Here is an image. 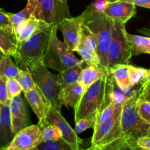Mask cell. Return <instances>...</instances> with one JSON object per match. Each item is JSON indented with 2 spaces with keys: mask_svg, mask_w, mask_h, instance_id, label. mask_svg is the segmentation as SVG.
Returning <instances> with one entry per match:
<instances>
[{
  "mask_svg": "<svg viewBox=\"0 0 150 150\" xmlns=\"http://www.w3.org/2000/svg\"><path fill=\"white\" fill-rule=\"evenodd\" d=\"M57 24L44 23L26 40L18 44L14 58L20 70L31 72L42 64L49 45L51 34Z\"/></svg>",
  "mask_w": 150,
  "mask_h": 150,
  "instance_id": "cell-1",
  "label": "cell"
},
{
  "mask_svg": "<svg viewBox=\"0 0 150 150\" xmlns=\"http://www.w3.org/2000/svg\"><path fill=\"white\" fill-rule=\"evenodd\" d=\"M114 83L112 74L108 70L100 79L88 86L74 109L75 122L99 114L109 105Z\"/></svg>",
  "mask_w": 150,
  "mask_h": 150,
  "instance_id": "cell-2",
  "label": "cell"
},
{
  "mask_svg": "<svg viewBox=\"0 0 150 150\" xmlns=\"http://www.w3.org/2000/svg\"><path fill=\"white\" fill-rule=\"evenodd\" d=\"M83 18V26L95 36L97 42V54L100 58V66L107 68V54L111 40L114 21L103 13L94 11L88 6L81 15Z\"/></svg>",
  "mask_w": 150,
  "mask_h": 150,
  "instance_id": "cell-3",
  "label": "cell"
},
{
  "mask_svg": "<svg viewBox=\"0 0 150 150\" xmlns=\"http://www.w3.org/2000/svg\"><path fill=\"white\" fill-rule=\"evenodd\" d=\"M122 110V105H116L111 102L98 114L93 128L91 146H104L122 137L121 128Z\"/></svg>",
  "mask_w": 150,
  "mask_h": 150,
  "instance_id": "cell-4",
  "label": "cell"
},
{
  "mask_svg": "<svg viewBox=\"0 0 150 150\" xmlns=\"http://www.w3.org/2000/svg\"><path fill=\"white\" fill-rule=\"evenodd\" d=\"M142 98L140 87L122 105L121 115L122 136L126 139L136 141L139 138L146 136L150 125L144 122L139 116L136 105Z\"/></svg>",
  "mask_w": 150,
  "mask_h": 150,
  "instance_id": "cell-5",
  "label": "cell"
},
{
  "mask_svg": "<svg viewBox=\"0 0 150 150\" xmlns=\"http://www.w3.org/2000/svg\"><path fill=\"white\" fill-rule=\"evenodd\" d=\"M57 25L51 34L49 45L44 56L42 64L46 67L57 70L59 73L70 67L83 64L82 60L79 59L70 51L64 42L57 37Z\"/></svg>",
  "mask_w": 150,
  "mask_h": 150,
  "instance_id": "cell-6",
  "label": "cell"
},
{
  "mask_svg": "<svg viewBox=\"0 0 150 150\" xmlns=\"http://www.w3.org/2000/svg\"><path fill=\"white\" fill-rule=\"evenodd\" d=\"M34 81L40 90L51 107L60 111L62 88L59 83V76L48 70L43 64L39 65L31 72Z\"/></svg>",
  "mask_w": 150,
  "mask_h": 150,
  "instance_id": "cell-7",
  "label": "cell"
},
{
  "mask_svg": "<svg viewBox=\"0 0 150 150\" xmlns=\"http://www.w3.org/2000/svg\"><path fill=\"white\" fill-rule=\"evenodd\" d=\"M125 24L115 22L112 31L111 40L107 54V68L115 64H129L131 59L130 45L126 38Z\"/></svg>",
  "mask_w": 150,
  "mask_h": 150,
  "instance_id": "cell-8",
  "label": "cell"
},
{
  "mask_svg": "<svg viewBox=\"0 0 150 150\" xmlns=\"http://www.w3.org/2000/svg\"><path fill=\"white\" fill-rule=\"evenodd\" d=\"M33 16L47 24H57L71 17L67 0H37Z\"/></svg>",
  "mask_w": 150,
  "mask_h": 150,
  "instance_id": "cell-9",
  "label": "cell"
},
{
  "mask_svg": "<svg viewBox=\"0 0 150 150\" xmlns=\"http://www.w3.org/2000/svg\"><path fill=\"white\" fill-rule=\"evenodd\" d=\"M47 124L55 125L60 129L62 139L69 144L73 150H82L81 148L83 140L78 136L75 130L68 124L65 119L61 114V112L51 107L45 119L40 120Z\"/></svg>",
  "mask_w": 150,
  "mask_h": 150,
  "instance_id": "cell-10",
  "label": "cell"
},
{
  "mask_svg": "<svg viewBox=\"0 0 150 150\" xmlns=\"http://www.w3.org/2000/svg\"><path fill=\"white\" fill-rule=\"evenodd\" d=\"M82 26L83 18L81 16L64 18L57 23V29L64 37V42L73 52L76 51L80 43Z\"/></svg>",
  "mask_w": 150,
  "mask_h": 150,
  "instance_id": "cell-11",
  "label": "cell"
},
{
  "mask_svg": "<svg viewBox=\"0 0 150 150\" xmlns=\"http://www.w3.org/2000/svg\"><path fill=\"white\" fill-rule=\"evenodd\" d=\"M43 141L42 132L38 125H29L16 133L5 150L32 149Z\"/></svg>",
  "mask_w": 150,
  "mask_h": 150,
  "instance_id": "cell-12",
  "label": "cell"
},
{
  "mask_svg": "<svg viewBox=\"0 0 150 150\" xmlns=\"http://www.w3.org/2000/svg\"><path fill=\"white\" fill-rule=\"evenodd\" d=\"M10 121L12 130L16 135L22 129L29 126V116L24 100L21 96L17 95L12 98L9 102Z\"/></svg>",
  "mask_w": 150,
  "mask_h": 150,
  "instance_id": "cell-13",
  "label": "cell"
},
{
  "mask_svg": "<svg viewBox=\"0 0 150 150\" xmlns=\"http://www.w3.org/2000/svg\"><path fill=\"white\" fill-rule=\"evenodd\" d=\"M103 13L115 22L126 24L136 13V5L123 0H116L109 2Z\"/></svg>",
  "mask_w": 150,
  "mask_h": 150,
  "instance_id": "cell-14",
  "label": "cell"
},
{
  "mask_svg": "<svg viewBox=\"0 0 150 150\" xmlns=\"http://www.w3.org/2000/svg\"><path fill=\"white\" fill-rule=\"evenodd\" d=\"M25 98L27 100L28 103L32 110L38 117V120H42L45 118L48 111H49L51 105L48 103L47 100L40 92L38 86H35L32 90L23 92Z\"/></svg>",
  "mask_w": 150,
  "mask_h": 150,
  "instance_id": "cell-15",
  "label": "cell"
},
{
  "mask_svg": "<svg viewBox=\"0 0 150 150\" xmlns=\"http://www.w3.org/2000/svg\"><path fill=\"white\" fill-rule=\"evenodd\" d=\"M15 135L12 130L9 103L0 107V150H5Z\"/></svg>",
  "mask_w": 150,
  "mask_h": 150,
  "instance_id": "cell-16",
  "label": "cell"
},
{
  "mask_svg": "<svg viewBox=\"0 0 150 150\" xmlns=\"http://www.w3.org/2000/svg\"><path fill=\"white\" fill-rule=\"evenodd\" d=\"M86 89L83 83L78 81L62 89L61 101L62 105L70 106L75 109L79 105Z\"/></svg>",
  "mask_w": 150,
  "mask_h": 150,
  "instance_id": "cell-17",
  "label": "cell"
},
{
  "mask_svg": "<svg viewBox=\"0 0 150 150\" xmlns=\"http://www.w3.org/2000/svg\"><path fill=\"white\" fill-rule=\"evenodd\" d=\"M44 23H45L44 22L37 19L34 16L21 23L14 29L17 43L19 44L26 40Z\"/></svg>",
  "mask_w": 150,
  "mask_h": 150,
  "instance_id": "cell-18",
  "label": "cell"
},
{
  "mask_svg": "<svg viewBox=\"0 0 150 150\" xmlns=\"http://www.w3.org/2000/svg\"><path fill=\"white\" fill-rule=\"evenodd\" d=\"M126 38L130 45L132 56H139L142 54H150V37L132 35L126 32Z\"/></svg>",
  "mask_w": 150,
  "mask_h": 150,
  "instance_id": "cell-19",
  "label": "cell"
},
{
  "mask_svg": "<svg viewBox=\"0 0 150 150\" xmlns=\"http://www.w3.org/2000/svg\"><path fill=\"white\" fill-rule=\"evenodd\" d=\"M109 69H104L98 65H86L82 69L79 81L86 88L100 79Z\"/></svg>",
  "mask_w": 150,
  "mask_h": 150,
  "instance_id": "cell-20",
  "label": "cell"
},
{
  "mask_svg": "<svg viewBox=\"0 0 150 150\" xmlns=\"http://www.w3.org/2000/svg\"><path fill=\"white\" fill-rule=\"evenodd\" d=\"M110 72L112 74L114 83L122 90L130 89V78L128 73V64H115L111 67Z\"/></svg>",
  "mask_w": 150,
  "mask_h": 150,
  "instance_id": "cell-21",
  "label": "cell"
},
{
  "mask_svg": "<svg viewBox=\"0 0 150 150\" xmlns=\"http://www.w3.org/2000/svg\"><path fill=\"white\" fill-rule=\"evenodd\" d=\"M83 64H85L84 63L70 67L59 73V83L62 89L79 81L81 72L83 68Z\"/></svg>",
  "mask_w": 150,
  "mask_h": 150,
  "instance_id": "cell-22",
  "label": "cell"
},
{
  "mask_svg": "<svg viewBox=\"0 0 150 150\" xmlns=\"http://www.w3.org/2000/svg\"><path fill=\"white\" fill-rule=\"evenodd\" d=\"M17 40L14 34L0 29V50L5 55L14 57L17 51Z\"/></svg>",
  "mask_w": 150,
  "mask_h": 150,
  "instance_id": "cell-23",
  "label": "cell"
},
{
  "mask_svg": "<svg viewBox=\"0 0 150 150\" xmlns=\"http://www.w3.org/2000/svg\"><path fill=\"white\" fill-rule=\"evenodd\" d=\"M37 7V0H27V4L21 11L17 13H9L10 22L12 23L13 29H16L21 23L27 20L34 15Z\"/></svg>",
  "mask_w": 150,
  "mask_h": 150,
  "instance_id": "cell-24",
  "label": "cell"
},
{
  "mask_svg": "<svg viewBox=\"0 0 150 150\" xmlns=\"http://www.w3.org/2000/svg\"><path fill=\"white\" fill-rule=\"evenodd\" d=\"M76 52L81 57V60L86 65L100 66V61L96 50L90 48L83 42H80Z\"/></svg>",
  "mask_w": 150,
  "mask_h": 150,
  "instance_id": "cell-25",
  "label": "cell"
},
{
  "mask_svg": "<svg viewBox=\"0 0 150 150\" xmlns=\"http://www.w3.org/2000/svg\"><path fill=\"white\" fill-rule=\"evenodd\" d=\"M12 57L4 54L0 59V76L7 79H16L18 76L20 69L12 60Z\"/></svg>",
  "mask_w": 150,
  "mask_h": 150,
  "instance_id": "cell-26",
  "label": "cell"
},
{
  "mask_svg": "<svg viewBox=\"0 0 150 150\" xmlns=\"http://www.w3.org/2000/svg\"><path fill=\"white\" fill-rule=\"evenodd\" d=\"M38 125L39 126L42 132L43 140L54 141L62 138L61 130L55 125L47 124L42 122H39Z\"/></svg>",
  "mask_w": 150,
  "mask_h": 150,
  "instance_id": "cell-27",
  "label": "cell"
},
{
  "mask_svg": "<svg viewBox=\"0 0 150 150\" xmlns=\"http://www.w3.org/2000/svg\"><path fill=\"white\" fill-rule=\"evenodd\" d=\"M136 89H134V86H131L127 90H122L114 83L111 95V102L116 105H123L124 103L134 93Z\"/></svg>",
  "mask_w": 150,
  "mask_h": 150,
  "instance_id": "cell-28",
  "label": "cell"
},
{
  "mask_svg": "<svg viewBox=\"0 0 150 150\" xmlns=\"http://www.w3.org/2000/svg\"><path fill=\"white\" fill-rule=\"evenodd\" d=\"M36 147L38 150H73L62 138L54 141L43 140Z\"/></svg>",
  "mask_w": 150,
  "mask_h": 150,
  "instance_id": "cell-29",
  "label": "cell"
},
{
  "mask_svg": "<svg viewBox=\"0 0 150 150\" xmlns=\"http://www.w3.org/2000/svg\"><path fill=\"white\" fill-rule=\"evenodd\" d=\"M16 79L18 80V83H20L23 92L32 90L36 86V84H35V82L34 81L32 75L29 72L26 71V70H20L18 76L16 78Z\"/></svg>",
  "mask_w": 150,
  "mask_h": 150,
  "instance_id": "cell-30",
  "label": "cell"
},
{
  "mask_svg": "<svg viewBox=\"0 0 150 150\" xmlns=\"http://www.w3.org/2000/svg\"><path fill=\"white\" fill-rule=\"evenodd\" d=\"M146 72V69L128 64V73L130 86H136L139 83H142L145 77Z\"/></svg>",
  "mask_w": 150,
  "mask_h": 150,
  "instance_id": "cell-31",
  "label": "cell"
},
{
  "mask_svg": "<svg viewBox=\"0 0 150 150\" xmlns=\"http://www.w3.org/2000/svg\"><path fill=\"white\" fill-rule=\"evenodd\" d=\"M98 114L96 115L91 116V117H86V118L81 119L76 122V125H75V131L77 134L81 133L84 132L85 130L90 128H94L96 122L97 117Z\"/></svg>",
  "mask_w": 150,
  "mask_h": 150,
  "instance_id": "cell-32",
  "label": "cell"
},
{
  "mask_svg": "<svg viewBox=\"0 0 150 150\" xmlns=\"http://www.w3.org/2000/svg\"><path fill=\"white\" fill-rule=\"evenodd\" d=\"M136 110L140 118L147 124L150 125V102L140 99L136 105Z\"/></svg>",
  "mask_w": 150,
  "mask_h": 150,
  "instance_id": "cell-33",
  "label": "cell"
},
{
  "mask_svg": "<svg viewBox=\"0 0 150 150\" xmlns=\"http://www.w3.org/2000/svg\"><path fill=\"white\" fill-rule=\"evenodd\" d=\"M7 92L8 100H10L12 98L17 95H21L23 90L16 79H7Z\"/></svg>",
  "mask_w": 150,
  "mask_h": 150,
  "instance_id": "cell-34",
  "label": "cell"
},
{
  "mask_svg": "<svg viewBox=\"0 0 150 150\" xmlns=\"http://www.w3.org/2000/svg\"><path fill=\"white\" fill-rule=\"evenodd\" d=\"M0 29L10 34L15 35L14 29L10 22L8 13H6L2 9H0Z\"/></svg>",
  "mask_w": 150,
  "mask_h": 150,
  "instance_id": "cell-35",
  "label": "cell"
},
{
  "mask_svg": "<svg viewBox=\"0 0 150 150\" xmlns=\"http://www.w3.org/2000/svg\"><path fill=\"white\" fill-rule=\"evenodd\" d=\"M7 77L0 76V105H6L10 102L7 97Z\"/></svg>",
  "mask_w": 150,
  "mask_h": 150,
  "instance_id": "cell-36",
  "label": "cell"
},
{
  "mask_svg": "<svg viewBox=\"0 0 150 150\" xmlns=\"http://www.w3.org/2000/svg\"><path fill=\"white\" fill-rule=\"evenodd\" d=\"M124 137H121L120 139H116L114 142L108 144L106 145L101 146H92L88 148L85 150H117L119 148V146L121 145L122 142L124 141Z\"/></svg>",
  "mask_w": 150,
  "mask_h": 150,
  "instance_id": "cell-37",
  "label": "cell"
},
{
  "mask_svg": "<svg viewBox=\"0 0 150 150\" xmlns=\"http://www.w3.org/2000/svg\"><path fill=\"white\" fill-rule=\"evenodd\" d=\"M109 2L110 1L108 0H95L89 6L94 11L98 12V13H103Z\"/></svg>",
  "mask_w": 150,
  "mask_h": 150,
  "instance_id": "cell-38",
  "label": "cell"
},
{
  "mask_svg": "<svg viewBox=\"0 0 150 150\" xmlns=\"http://www.w3.org/2000/svg\"><path fill=\"white\" fill-rule=\"evenodd\" d=\"M125 138V137H124ZM136 146V141L125 138L124 141L117 150H134Z\"/></svg>",
  "mask_w": 150,
  "mask_h": 150,
  "instance_id": "cell-39",
  "label": "cell"
},
{
  "mask_svg": "<svg viewBox=\"0 0 150 150\" xmlns=\"http://www.w3.org/2000/svg\"><path fill=\"white\" fill-rule=\"evenodd\" d=\"M136 146L143 149L150 150V136H145L136 140Z\"/></svg>",
  "mask_w": 150,
  "mask_h": 150,
  "instance_id": "cell-40",
  "label": "cell"
},
{
  "mask_svg": "<svg viewBox=\"0 0 150 150\" xmlns=\"http://www.w3.org/2000/svg\"><path fill=\"white\" fill-rule=\"evenodd\" d=\"M140 88L142 89V95L150 88V69L146 70V75L144 80L141 83Z\"/></svg>",
  "mask_w": 150,
  "mask_h": 150,
  "instance_id": "cell-41",
  "label": "cell"
},
{
  "mask_svg": "<svg viewBox=\"0 0 150 150\" xmlns=\"http://www.w3.org/2000/svg\"><path fill=\"white\" fill-rule=\"evenodd\" d=\"M132 3L136 6L150 9V0H123Z\"/></svg>",
  "mask_w": 150,
  "mask_h": 150,
  "instance_id": "cell-42",
  "label": "cell"
},
{
  "mask_svg": "<svg viewBox=\"0 0 150 150\" xmlns=\"http://www.w3.org/2000/svg\"><path fill=\"white\" fill-rule=\"evenodd\" d=\"M141 99L149 101L150 102V88L148 89L146 92H144V93L142 94Z\"/></svg>",
  "mask_w": 150,
  "mask_h": 150,
  "instance_id": "cell-43",
  "label": "cell"
},
{
  "mask_svg": "<svg viewBox=\"0 0 150 150\" xmlns=\"http://www.w3.org/2000/svg\"><path fill=\"white\" fill-rule=\"evenodd\" d=\"M134 150H148V149H143V148L139 147V146H136V147H135Z\"/></svg>",
  "mask_w": 150,
  "mask_h": 150,
  "instance_id": "cell-44",
  "label": "cell"
},
{
  "mask_svg": "<svg viewBox=\"0 0 150 150\" xmlns=\"http://www.w3.org/2000/svg\"><path fill=\"white\" fill-rule=\"evenodd\" d=\"M16 150H38L37 147L32 148V149H16Z\"/></svg>",
  "mask_w": 150,
  "mask_h": 150,
  "instance_id": "cell-45",
  "label": "cell"
},
{
  "mask_svg": "<svg viewBox=\"0 0 150 150\" xmlns=\"http://www.w3.org/2000/svg\"><path fill=\"white\" fill-rule=\"evenodd\" d=\"M146 136H150V127H149V129H148V130H147V133H146Z\"/></svg>",
  "mask_w": 150,
  "mask_h": 150,
  "instance_id": "cell-46",
  "label": "cell"
},
{
  "mask_svg": "<svg viewBox=\"0 0 150 150\" xmlns=\"http://www.w3.org/2000/svg\"><path fill=\"white\" fill-rule=\"evenodd\" d=\"M3 55H4V54H3V53L1 51V50H0V59L3 57Z\"/></svg>",
  "mask_w": 150,
  "mask_h": 150,
  "instance_id": "cell-47",
  "label": "cell"
},
{
  "mask_svg": "<svg viewBox=\"0 0 150 150\" xmlns=\"http://www.w3.org/2000/svg\"><path fill=\"white\" fill-rule=\"evenodd\" d=\"M108 1H109L110 2H112V1H116V0H108Z\"/></svg>",
  "mask_w": 150,
  "mask_h": 150,
  "instance_id": "cell-48",
  "label": "cell"
},
{
  "mask_svg": "<svg viewBox=\"0 0 150 150\" xmlns=\"http://www.w3.org/2000/svg\"><path fill=\"white\" fill-rule=\"evenodd\" d=\"M0 107H1V105H0Z\"/></svg>",
  "mask_w": 150,
  "mask_h": 150,
  "instance_id": "cell-49",
  "label": "cell"
}]
</instances>
